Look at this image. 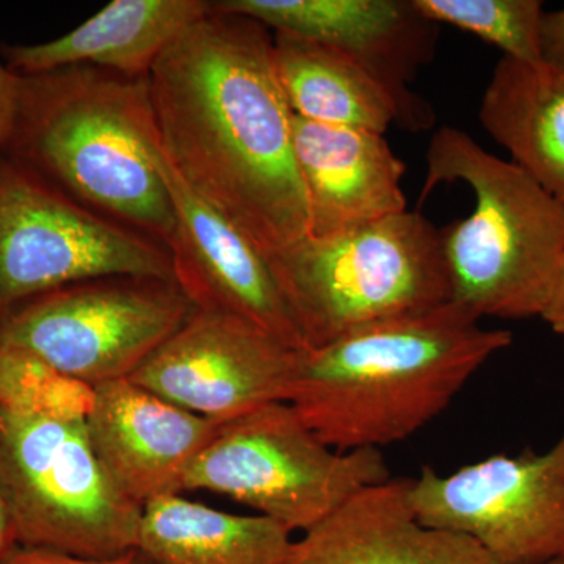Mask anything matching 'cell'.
<instances>
[{"instance_id":"cell-1","label":"cell","mask_w":564,"mask_h":564,"mask_svg":"<svg viewBox=\"0 0 564 564\" xmlns=\"http://www.w3.org/2000/svg\"><path fill=\"white\" fill-rule=\"evenodd\" d=\"M148 87L163 154L193 192L267 256L310 236L269 28L210 2L163 52Z\"/></svg>"},{"instance_id":"cell-2","label":"cell","mask_w":564,"mask_h":564,"mask_svg":"<svg viewBox=\"0 0 564 564\" xmlns=\"http://www.w3.org/2000/svg\"><path fill=\"white\" fill-rule=\"evenodd\" d=\"M454 302L362 326L299 352L288 403L337 452L381 448L421 432L467 381L510 347Z\"/></svg>"},{"instance_id":"cell-3","label":"cell","mask_w":564,"mask_h":564,"mask_svg":"<svg viewBox=\"0 0 564 564\" xmlns=\"http://www.w3.org/2000/svg\"><path fill=\"white\" fill-rule=\"evenodd\" d=\"M11 140L70 198L166 248L174 210L154 158L148 77L93 66L21 76Z\"/></svg>"},{"instance_id":"cell-4","label":"cell","mask_w":564,"mask_h":564,"mask_svg":"<svg viewBox=\"0 0 564 564\" xmlns=\"http://www.w3.org/2000/svg\"><path fill=\"white\" fill-rule=\"evenodd\" d=\"M422 199L440 184L474 193V209L445 226L441 242L451 302L475 317H540L564 261V204L456 128L434 133Z\"/></svg>"},{"instance_id":"cell-5","label":"cell","mask_w":564,"mask_h":564,"mask_svg":"<svg viewBox=\"0 0 564 564\" xmlns=\"http://www.w3.org/2000/svg\"><path fill=\"white\" fill-rule=\"evenodd\" d=\"M267 258L304 350L451 302L441 231L419 212L325 239L304 237Z\"/></svg>"},{"instance_id":"cell-6","label":"cell","mask_w":564,"mask_h":564,"mask_svg":"<svg viewBox=\"0 0 564 564\" xmlns=\"http://www.w3.org/2000/svg\"><path fill=\"white\" fill-rule=\"evenodd\" d=\"M0 492L21 547L95 560L137 551L143 508L111 480L85 422L0 408Z\"/></svg>"},{"instance_id":"cell-7","label":"cell","mask_w":564,"mask_h":564,"mask_svg":"<svg viewBox=\"0 0 564 564\" xmlns=\"http://www.w3.org/2000/svg\"><path fill=\"white\" fill-rule=\"evenodd\" d=\"M383 452H337L288 402L220 423L193 459L184 491L221 494L306 532L367 486L391 480Z\"/></svg>"},{"instance_id":"cell-8","label":"cell","mask_w":564,"mask_h":564,"mask_svg":"<svg viewBox=\"0 0 564 564\" xmlns=\"http://www.w3.org/2000/svg\"><path fill=\"white\" fill-rule=\"evenodd\" d=\"M107 278L173 281L165 245L0 163V307Z\"/></svg>"},{"instance_id":"cell-9","label":"cell","mask_w":564,"mask_h":564,"mask_svg":"<svg viewBox=\"0 0 564 564\" xmlns=\"http://www.w3.org/2000/svg\"><path fill=\"white\" fill-rule=\"evenodd\" d=\"M193 313L176 282L107 278L36 296L3 321L0 344L96 388L131 378Z\"/></svg>"},{"instance_id":"cell-10","label":"cell","mask_w":564,"mask_h":564,"mask_svg":"<svg viewBox=\"0 0 564 564\" xmlns=\"http://www.w3.org/2000/svg\"><path fill=\"white\" fill-rule=\"evenodd\" d=\"M423 524L473 538L496 564L564 560V432L538 455H494L448 475L423 466L411 485Z\"/></svg>"},{"instance_id":"cell-11","label":"cell","mask_w":564,"mask_h":564,"mask_svg":"<svg viewBox=\"0 0 564 564\" xmlns=\"http://www.w3.org/2000/svg\"><path fill=\"white\" fill-rule=\"evenodd\" d=\"M300 351L239 315L195 310L129 380L225 423L288 402Z\"/></svg>"},{"instance_id":"cell-12","label":"cell","mask_w":564,"mask_h":564,"mask_svg":"<svg viewBox=\"0 0 564 564\" xmlns=\"http://www.w3.org/2000/svg\"><path fill=\"white\" fill-rule=\"evenodd\" d=\"M155 163L174 210L166 243L174 282L198 311L239 315L295 350H304L265 252L236 223L204 202L182 180L155 141Z\"/></svg>"},{"instance_id":"cell-13","label":"cell","mask_w":564,"mask_h":564,"mask_svg":"<svg viewBox=\"0 0 564 564\" xmlns=\"http://www.w3.org/2000/svg\"><path fill=\"white\" fill-rule=\"evenodd\" d=\"M212 7L273 32L317 41L361 63L395 96L408 128H429V107L408 88L433 55L434 28L413 0H218Z\"/></svg>"},{"instance_id":"cell-14","label":"cell","mask_w":564,"mask_h":564,"mask_svg":"<svg viewBox=\"0 0 564 564\" xmlns=\"http://www.w3.org/2000/svg\"><path fill=\"white\" fill-rule=\"evenodd\" d=\"M111 480L141 508L184 491L193 459L220 423L177 406L129 380L96 386L85 422Z\"/></svg>"},{"instance_id":"cell-15","label":"cell","mask_w":564,"mask_h":564,"mask_svg":"<svg viewBox=\"0 0 564 564\" xmlns=\"http://www.w3.org/2000/svg\"><path fill=\"white\" fill-rule=\"evenodd\" d=\"M293 152L310 236L325 239L406 212V165L381 133L293 115Z\"/></svg>"},{"instance_id":"cell-16","label":"cell","mask_w":564,"mask_h":564,"mask_svg":"<svg viewBox=\"0 0 564 564\" xmlns=\"http://www.w3.org/2000/svg\"><path fill=\"white\" fill-rule=\"evenodd\" d=\"M413 478L367 486L293 541L284 564H496L473 538L425 525Z\"/></svg>"},{"instance_id":"cell-17","label":"cell","mask_w":564,"mask_h":564,"mask_svg":"<svg viewBox=\"0 0 564 564\" xmlns=\"http://www.w3.org/2000/svg\"><path fill=\"white\" fill-rule=\"evenodd\" d=\"M209 11L204 0H113L61 39L7 47V61L22 77L73 66L148 77L177 36Z\"/></svg>"},{"instance_id":"cell-18","label":"cell","mask_w":564,"mask_h":564,"mask_svg":"<svg viewBox=\"0 0 564 564\" xmlns=\"http://www.w3.org/2000/svg\"><path fill=\"white\" fill-rule=\"evenodd\" d=\"M478 118L510 162L564 204V70L500 58Z\"/></svg>"},{"instance_id":"cell-19","label":"cell","mask_w":564,"mask_h":564,"mask_svg":"<svg viewBox=\"0 0 564 564\" xmlns=\"http://www.w3.org/2000/svg\"><path fill=\"white\" fill-rule=\"evenodd\" d=\"M278 80L295 117L381 133L406 115L391 90L361 63L317 41L273 33Z\"/></svg>"},{"instance_id":"cell-20","label":"cell","mask_w":564,"mask_h":564,"mask_svg":"<svg viewBox=\"0 0 564 564\" xmlns=\"http://www.w3.org/2000/svg\"><path fill=\"white\" fill-rule=\"evenodd\" d=\"M291 530L176 496L144 505L137 551L150 564H284Z\"/></svg>"},{"instance_id":"cell-21","label":"cell","mask_w":564,"mask_h":564,"mask_svg":"<svg viewBox=\"0 0 564 564\" xmlns=\"http://www.w3.org/2000/svg\"><path fill=\"white\" fill-rule=\"evenodd\" d=\"M95 386L55 369L32 352L0 344V408L54 421L87 422Z\"/></svg>"},{"instance_id":"cell-22","label":"cell","mask_w":564,"mask_h":564,"mask_svg":"<svg viewBox=\"0 0 564 564\" xmlns=\"http://www.w3.org/2000/svg\"><path fill=\"white\" fill-rule=\"evenodd\" d=\"M434 24H448L499 47L503 57L540 63V0H413Z\"/></svg>"},{"instance_id":"cell-23","label":"cell","mask_w":564,"mask_h":564,"mask_svg":"<svg viewBox=\"0 0 564 564\" xmlns=\"http://www.w3.org/2000/svg\"><path fill=\"white\" fill-rule=\"evenodd\" d=\"M0 564H150L139 551L115 556V558H80L61 552L44 549L14 547L10 554L0 558Z\"/></svg>"},{"instance_id":"cell-24","label":"cell","mask_w":564,"mask_h":564,"mask_svg":"<svg viewBox=\"0 0 564 564\" xmlns=\"http://www.w3.org/2000/svg\"><path fill=\"white\" fill-rule=\"evenodd\" d=\"M21 76L14 73L9 65L0 62V154L9 144L14 121H17L18 106H20ZM2 163V159H0Z\"/></svg>"},{"instance_id":"cell-25","label":"cell","mask_w":564,"mask_h":564,"mask_svg":"<svg viewBox=\"0 0 564 564\" xmlns=\"http://www.w3.org/2000/svg\"><path fill=\"white\" fill-rule=\"evenodd\" d=\"M541 62L564 70V9L544 11L540 31Z\"/></svg>"},{"instance_id":"cell-26","label":"cell","mask_w":564,"mask_h":564,"mask_svg":"<svg viewBox=\"0 0 564 564\" xmlns=\"http://www.w3.org/2000/svg\"><path fill=\"white\" fill-rule=\"evenodd\" d=\"M540 317L543 318L556 334L564 337V261L562 267H560L554 288H552L547 304H545L543 314H541Z\"/></svg>"},{"instance_id":"cell-27","label":"cell","mask_w":564,"mask_h":564,"mask_svg":"<svg viewBox=\"0 0 564 564\" xmlns=\"http://www.w3.org/2000/svg\"><path fill=\"white\" fill-rule=\"evenodd\" d=\"M17 545V533H14L13 522H11L9 507L0 492V558L10 554Z\"/></svg>"},{"instance_id":"cell-28","label":"cell","mask_w":564,"mask_h":564,"mask_svg":"<svg viewBox=\"0 0 564 564\" xmlns=\"http://www.w3.org/2000/svg\"><path fill=\"white\" fill-rule=\"evenodd\" d=\"M547 564H564V560H562V562H554V563H547Z\"/></svg>"}]
</instances>
